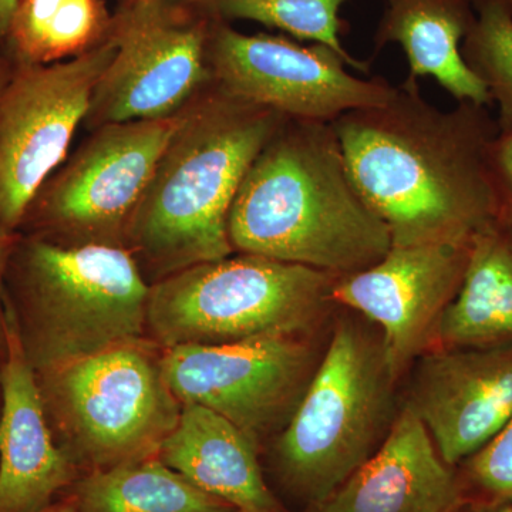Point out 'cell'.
I'll use <instances>...</instances> for the list:
<instances>
[{
  "mask_svg": "<svg viewBox=\"0 0 512 512\" xmlns=\"http://www.w3.org/2000/svg\"><path fill=\"white\" fill-rule=\"evenodd\" d=\"M333 127L393 245L467 241L495 221L487 153L500 130L487 106L440 110L407 77L384 103L349 111Z\"/></svg>",
  "mask_w": 512,
  "mask_h": 512,
  "instance_id": "6da1fadb",
  "label": "cell"
},
{
  "mask_svg": "<svg viewBox=\"0 0 512 512\" xmlns=\"http://www.w3.org/2000/svg\"><path fill=\"white\" fill-rule=\"evenodd\" d=\"M234 251L348 276L382 261L392 234L350 177L333 123L286 120L229 211Z\"/></svg>",
  "mask_w": 512,
  "mask_h": 512,
  "instance_id": "7a4b0ae2",
  "label": "cell"
},
{
  "mask_svg": "<svg viewBox=\"0 0 512 512\" xmlns=\"http://www.w3.org/2000/svg\"><path fill=\"white\" fill-rule=\"evenodd\" d=\"M286 120L214 84L183 111L124 235L141 271L147 266L157 282L234 254L229 211L249 167Z\"/></svg>",
  "mask_w": 512,
  "mask_h": 512,
  "instance_id": "3957f363",
  "label": "cell"
},
{
  "mask_svg": "<svg viewBox=\"0 0 512 512\" xmlns=\"http://www.w3.org/2000/svg\"><path fill=\"white\" fill-rule=\"evenodd\" d=\"M151 285L126 247L15 237L6 301L35 373L144 340Z\"/></svg>",
  "mask_w": 512,
  "mask_h": 512,
  "instance_id": "277c9868",
  "label": "cell"
},
{
  "mask_svg": "<svg viewBox=\"0 0 512 512\" xmlns=\"http://www.w3.org/2000/svg\"><path fill=\"white\" fill-rule=\"evenodd\" d=\"M396 383L380 332L340 319L275 444L286 493L312 511L348 481L392 429Z\"/></svg>",
  "mask_w": 512,
  "mask_h": 512,
  "instance_id": "5b68a950",
  "label": "cell"
},
{
  "mask_svg": "<svg viewBox=\"0 0 512 512\" xmlns=\"http://www.w3.org/2000/svg\"><path fill=\"white\" fill-rule=\"evenodd\" d=\"M338 279L239 252L154 282L147 330L161 349L303 336L335 306Z\"/></svg>",
  "mask_w": 512,
  "mask_h": 512,
  "instance_id": "8992f818",
  "label": "cell"
},
{
  "mask_svg": "<svg viewBox=\"0 0 512 512\" xmlns=\"http://www.w3.org/2000/svg\"><path fill=\"white\" fill-rule=\"evenodd\" d=\"M146 340L35 373L47 419L74 464L94 470L157 456L183 404Z\"/></svg>",
  "mask_w": 512,
  "mask_h": 512,
  "instance_id": "52a82bcc",
  "label": "cell"
},
{
  "mask_svg": "<svg viewBox=\"0 0 512 512\" xmlns=\"http://www.w3.org/2000/svg\"><path fill=\"white\" fill-rule=\"evenodd\" d=\"M183 114V113H181ZM181 114L96 128L62 170L52 174L26 212L36 237L66 245H117L146 191Z\"/></svg>",
  "mask_w": 512,
  "mask_h": 512,
  "instance_id": "ba28073f",
  "label": "cell"
},
{
  "mask_svg": "<svg viewBox=\"0 0 512 512\" xmlns=\"http://www.w3.org/2000/svg\"><path fill=\"white\" fill-rule=\"evenodd\" d=\"M212 22L168 0H128L111 23L116 55L94 89L86 119L97 128L183 113L214 84Z\"/></svg>",
  "mask_w": 512,
  "mask_h": 512,
  "instance_id": "9c48e42d",
  "label": "cell"
},
{
  "mask_svg": "<svg viewBox=\"0 0 512 512\" xmlns=\"http://www.w3.org/2000/svg\"><path fill=\"white\" fill-rule=\"evenodd\" d=\"M116 55L107 36L82 55L22 66L0 97V235L15 237L42 185L63 163L94 89Z\"/></svg>",
  "mask_w": 512,
  "mask_h": 512,
  "instance_id": "30bf717a",
  "label": "cell"
},
{
  "mask_svg": "<svg viewBox=\"0 0 512 512\" xmlns=\"http://www.w3.org/2000/svg\"><path fill=\"white\" fill-rule=\"evenodd\" d=\"M210 69L222 92L288 120L332 124L349 111L384 103L394 89L383 77H356L329 47L265 33L244 35L215 18Z\"/></svg>",
  "mask_w": 512,
  "mask_h": 512,
  "instance_id": "8fae6325",
  "label": "cell"
},
{
  "mask_svg": "<svg viewBox=\"0 0 512 512\" xmlns=\"http://www.w3.org/2000/svg\"><path fill=\"white\" fill-rule=\"evenodd\" d=\"M319 360L303 336H289L163 349L161 370L181 404L221 414L259 444L284 429Z\"/></svg>",
  "mask_w": 512,
  "mask_h": 512,
  "instance_id": "7c38bea8",
  "label": "cell"
},
{
  "mask_svg": "<svg viewBox=\"0 0 512 512\" xmlns=\"http://www.w3.org/2000/svg\"><path fill=\"white\" fill-rule=\"evenodd\" d=\"M473 238L392 245L382 261L333 285L335 306L359 313L379 328L394 379L433 345L441 315L466 274Z\"/></svg>",
  "mask_w": 512,
  "mask_h": 512,
  "instance_id": "4fadbf2b",
  "label": "cell"
},
{
  "mask_svg": "<svg viewBox=\"0 0 512 512\" xmlns=\"http://www.w3.org/2000/svg\"><path fill=\"white\" fill-rule=\"evenodd\" d=\"M403 404L448 466H460L512 417V346L427 350L413 363Z\"/></svg>",
  "mask_w": 512,
  "mask_h": 512,
  "instance_id": "5bb4252c",
  "label": "cell"
},
{
  "mask_svg": "<svg viewBox=\"0 0 512 512\" xmlns=\"http://www.w3.org/2000/svg\"><path fill=\"white\" fill-rule=\"evenodd\" d=\"M6 318L8 345L0 365V512H37L72 483L76 464L56 444L8 301Z\"/></svg>",
  "mask_w": 512,
  "mask_h": 512,
  "instance_id": "9a60e30c",
  "label": "cell"
},
{
  "mask_svg": "<svg viewBox=\"0 0 512 512\" xmlns=\"http://www.w3.org/2000/svg\"><path fill=\"white\" fill-rule=\"evenodd\" d=\"M463 500L456 468L403 404L379 450L309 512H454Z\"/></svg>",
  "mask_w": 512,
  "mask_h": 512,
  "instance_id": "2e32d148",
  "label": "cell"
},
{
  "mask_svg": "<svg viewBox=\"0 0 512 512\" xmlns=\"http://www.w3.org/2000/svg\"><path fill=\"white\" fill-rule=\"evenodd\" d=\"M157 457L212 497L242 512H281L258 460V443L207 407L183 404Z\"/></svg>",
  "mask_w": 512,
  "mask_h": 512,
  "instance_id": "e0dca14e",
  "label": "cell"
},
{
  "mask_svg": "<svg viewBox=\"0 0 512 512\" xmlns=\"http://www.w3.org/2000/svg\"><path fill=\"white\" fill-rule=\"evenodd\" d=\"M384 10L375 53L397 45L409 66V79L433 77L454 100L493 104L484 83L471 72L461 45L477 18L476 0H382Z\"/></svg>",
  "mask_w": 512,
  "mask_h": 512,
  "instance_id": "ac0fdd59",
  "label": "cell"
},
{
  "mask_svg": "<svg viewBox=\"0 0 512 512\" xmlns=\"http://www.w3.org/2000/svg\"><path fill=\"white\" fill-rule=\"evenodd\" d=\"M504 346H512V229L493 221L474 235L463 282L430 349Z\"/></svg>",
  "mask_w": 512,
  "mask_h": 512,
  "instance_id": "d6986e66",
  "label": "cell"
},
{
  "mask_svg": "<svg viewBox=\"0 0 512 512\" xmlns=\"http://www.w3.org/2000/svg\"><path fill=\"white\" fill-rule=\"evenodd\" d=\"M79 512H232L157 456L94 470L74 488Z\"/></svg>",
  "mask_w": 512,
  "mask_h": 512,
  "instance_id": "ffe728a7",
  "label": "cell"
},
{
  "mask_svg": "<svg viewBox=\"0 0 512 512\" xmlns=\"http://www.w3.org/2000/svg\"><path fill=\"white\" fill-rule=\"evenodd\" d=\"M106 28L100 0H19L9 37L22 66H39L82 55Z\"/></svg>",
  "mask_w": 512,
  "mask_h": 512,
  "instance_id": "44dd1931",
  "label": "cell"
},
{
  "mask_svg": "<svg viewBox=\"0 0 512 512\" xmlns=\"http://www.w3.org/2000/svg\"><path fill=\"white\" fill-rule=\"evenodd\" d=\"M350 0H208L215 19L249 20L288 33L302 42L316 43L338 53L350 69L369 73V63L357 60L342 42L343 6Z\"/></svg>",
  "mask_w": 512,
  "mask_h": 512,
  "instance_id": "7402d4cb",
  "label": "cell"
},
{
  "mask_svg": "<svg viewBox=\"0 0 512 512\" xmlns=\"http://www.w3.org/2000/svg\"><path fill=\"white\" fill-rule=\"evenodd\" d=\"M476 9L461 55L497 106L498 130L512 133V16L504 0H478Z\"/></svg>",
  "mask_w": 512,
  "mask_h": 512,
  "instance_id": "603a6c76",
  "label": "cell"
},
{
  "mask_svg": "<svg viewBox=\"0 0 512 512\" xmlns=\"http://www.w3.org/2000/svg\"><path fill=\"white\" fill-rule=\"evenodd\" d=\"M456 470L464 498L512 501V417Z\"/></svg>",
  "mask_w": 512,
  "mask_h": 512,
  "instance_id": "cb8c5ba5",
  "label": "cell"
},
{
  "mask_svg": "<svg viewBox=\"0 0 512 512\" xmlns=\"http://www.w3.org/2000/svg\"><path fill=\"white\" fill-rule=\"evenodd\" d=\"M487 171L494 198L495 221L512 229V133H498L491 141Z\"/></svg>",
  "mask_w": 512,
  "mask_h": 512,
  "instance_id": "d4e9b609",
  "label": "cell"
},
{
  "mask_svg": "<svg viewBox=\"0 0 512 512\" xmlns=\"http://www.w3.org/2000/svg\"><path fill=\"white\" fill-rule=\"evenodd\" d=\"M15 237H3V235H0V365H2L3 360H5L6 345H8V338H6V332H8V318H6L5 278Z\"/></svg>",
  "mask_w": 512,
  "mask_h": 512,
  "instance_id": "484cf974",
  "label": "cell"
},
{
  "mask_svg": "<svg viewBox=\"0 0 512 512\" xmlns=\"http://www.w3.org/2000/svg\"><path fill=\"white\" fill-rule=\"evenodd\" d=\"M454 512H512V501L476 500L464 498Z\"/></svg>",
  "mask_w": 512,
  "mask_h": 512,
  "instance_id": "4316f807",
  "label": "cell"
},
{
  "mask_svg": "<svg viewBox=\"0 0 512 512\" xmlns=\"http://www.w3.org/2000/svg\"><path fill=\"white\" fill-rule=\"evenodd\" d=\"M18 3L19 0H0V37L9 36Z\"/></svg>",
  "mask_w": 512,
  "mask_h": 512,
  "instance_id": "83f0119b",
  "label": "cell"
},
{
  "mask_svg": "<svg viewBox=\"0 0 512 512\" xmlns=\"http://www.w3.org/2000/svg\"><path fill=\"white\" fill-rule=\"evenodd\" d=\"M12 76L13 73H10L8 67L0 63V97H2L3 92H5L6 86H8Z\"/></svg>",
  "mask_w": 512,
  "mask_h": 512,
  "instance_id": "f1b7e54d",
  "label": "cell"
},
{
  "mask_svg": "<svg viewBox=\"0 0 512 512\" xmlns=\"http://www.w3.org/2000/svg\"><path fill=\"white\" fill-rule=\"evenodd\" d=\"M37 512H79L77 508L74 507L73 503L69 504H57V505H49V507L43 508V510Z\"/></svg>",
  "mask_w": 512,
  "mask_h": 512,
  "instance_id": "f546056e",
  "label": "cell"
},
{
  "mask_svg": "<svg viewBox=\"0 0 512 512\" xmlns=\"http://www.w3.org/2000/svg\"><path fill=\"white\" fill-rule=\"evenodd\" d=\"M505 5H507L508 10H510L512 16V0H504Z\"/></svg>",
  "mask_w": 512,
  "mask_h": 512,
  "instance_id": "4dcf8cb0",
  "label": "cell"
},
{
  "mask_svg": "<svg viewBox=\"0 0 512 512\" xmlns=\"http://www.w3.org/2000/svg\"><path fill=\"white\" fill-rule=\"evenodd\" d=\"M0 406H2V390H0Z\"/></svg>",
  "mask_w": 512,
  "mask_h": 512,
  "instance_id": "1f68e13d",
  "label": "cell"
},
{
  "mask_svg": "<svg viewBox=\"0 0 512 512\" xmlns=\"http://www.w3.org/2000/svg\"><path fill=\"white\" fill-rule=\"evenodd\" d=\"M232 512H242V511H239V510H235V511H232Z\"/></svg>",
  "mask_w": 512,
  "mask_h": 512,
  "instance_id": "d6a6232c",
  "label": "cell"
},
{
  "mask_svg": "<svg viewBox=\"0 0 512 512\" xmlns=\"http://www.w3.org/2000/svg\"><path fill=\"white\" fill-rule=\"evenodd\" d=\"M477 2H478V0H476V5H477Z\"/></svg>",
  "mask_w": 512,
  "mask_h": 512,
  "instance_id": "836d02e7",
  "label": "cell"
},
{
  "mask_svg": "<svg viewBox=\"0 0 512 512\" xmlns=\"http://www.w3.org/2000/svg\"><path fill=\"white\" fill-rule=\"evenodd\" d=\"M207 2H208V0H207Z\"/></svg>",
  "mask_w": 512,
  "mask_h": 512,
  "instance_id": "e575fe53",
  "label": "cell"
}]
</instances>
